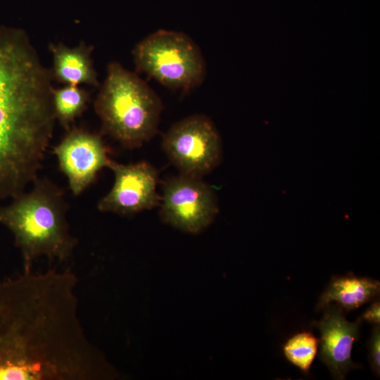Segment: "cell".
Segmentation results:
<instances>
[{
	"instance_id": "12",
	"label": "cell",
	"mask_w": 380,
	"mask_h": 380,
	"mask_svg": "<svg viewBox=\"0 0 380 380\" xmlns=\"http://www.w3.org/2000/svg\"><path fill=\"white\" fill-rule=\"evenodd\" d=\"M379 291V281L371 278L354 275L334 277L320 296L317 309L335 301L342 308L351 310L372 300Z\"/></svg>"
},
{
	"instance_id": "15",
	"label": "cell",
	"mask_w": 380,
	"mask_h": 380,
	"mask_svg": "<svg viewBox=\"0 0 380 380\" xmlns=\"http://www.w3.org/2000/svg\"><path fill=\"white\" fill-rule=\"evenodd\" d=\"M369 360L371 368L376 376L380 374V327L375 324L368 342Z\"/></svg>"
},
{
	"instance_id": "7",
	"label": "cell",
	"mask_w": 380,
	"mask_h": 380,
	"mask_svg": "<svg viewBox=\"0 0 380 380\" xmlns=\"http://www.w3.org/2000/svg\"><path fill=\"white\" fill-rule=\"evenodd\" d=\"M159 206L164 222L191 234L205 229L219 211L216 194L202 177L183 174L163 183Z\"/></svg>"
},
{
	"instance_id": "16",
	"label": "cell",
	"mask_w": 380,
	"mask_h": 380,
	"mask_svg": "<svg viewBox=\"0 0 380 380\" xmlns=\"http://www.w3.org/2000/svg\"><path fill=\"white\" fill-rule=\"evenodd\" d=\"M362 319L372 323L379 324L380 322V303L379 301H374L369 308L360 317Z\"/></svg>"
},
{
	"instance_id": "14",
	"label": "cell",
	"mask_w": 380,
	"mask_h": 380,
	"mask_svg": "<svg viewBox=\"0 0 380 380\" xmlns=\"http://www.w3.org/2000/svg\"><path fill=\"white\" fill-rule=\"evenodd\" d=\"M318 340L310 332H300L290 338L283 347L286 358L308 373L315 357Z\"/></svg>"
},
{
	"instance_id": "4",
	"label": "cell",
	"mask_w": 380,
	"mask_h": 380,
	"mask_svg": "<svg viewBox=\"0 0 380 380\" xmlns=\"http://www.w3.org/2000/svg\"><path fill=\"white\" fill-rule=\"evenodd\" d=\"M94 108L102 131L123 146L135 148L157 133L163 103L136 73L118 62L110 63Z\"/></svg>"
},
{
	"instance_id": "6",
	"label": "cell",
	"mask_w": 380,
	"mask_h": 380,
	"mask_svg": "<svg viewBox=\"0 0 380 380\" xmlns=\"http://www.w3.org/2000/svg\"><path fill=\"white\" fill-rule=\"evenodd\" d=\"M162 148L180 174L202 177L220 163V136L211 120L202 114L175 123L164 134Z\"/></svg>"
},
{
	"instance_id": "3",
	"label": "cell",
	"mask_w": 380,
	"mask_h": 380,
	"mask_svg": "<svg viewBox=\"0 0 380 380\" xmlns=\"http://www.w3.org/2000/svg\"><path fill=\"white\" fill-rule=\"evenodd\" d=\"M28 192L0 206V223L13 234L20 251L23 271L30 272L35 260L65 262L77 244L66 218L63 191L47 178L37 177Z\"/></svg>"
},
{
	"instance_id": "13",
	"label": "cell",
	"mask_w": 380,
	"mask_h": 380,
	"mask_svg": "<svg viewBox=\"0 0 380 380\" xmlns=\"http://www.w3.org/2000/svg\"><path fill=\"white\" fill-rule=\"evenodd\" d=\"M89 95L78 86L53 89L52 102L56 120L68 131L70 124L86 109Z\"/></svg>"
},
{
	"instance_id": "11",
	"label": "cell",
	"mask_w": 380,
	"mask_h": 380,
	"mask_svg": "<svg viewBox=\"0 0 380 380\" xmlns=\"http://www.w3.org/2000/svg\"><path fill=\"white\" fill-rule=\"evenodd\" d=\"M53 56V78L66 85L99 86L91 56L92 48L81 43L70 48L62 43L49 46Z\"/></svg>"
},
{
	"instance_id": "1",
	"label": "cell",
	"mask_w": 380,
	"mask_h": 380,
	"mask_svg": "<svg viewBox=\"0 0 380 380\" xmlns=\"http://www.w3.org/2000/svg\"><path fill=\"white\" fill-rule=\"evenodd\" d=\"M77 284L70 268L0 281V380L115 377L82 326Z\"/></svg>"
},
{
	"instance_id": "2",
	"label": "cell",
	"mask_w": 380,
	"mask_h": 380,
	"mask_svg": "<svg viewBox=\"0 0 380 380\" xmlns=\"http://www.w3.org/2000/svg\"><path fill=\"white\" fill-rule=\"evenodd\" d=\"M52 78L24 31L0 27V201L37 177L56 120Z\"/></svg>"
},
{
	"instance_id": "10",
	"label": "cell",
	"mask_w": 380,
	"mask_h": 380,
	"mask_svg": "<svg viewBox=\"0 0 380 380\" xmlns=\"http://www.w3.org/2000/svg\"><path fill=\"white\" fill-rule=\"evenodd\" d=\"M322 319L315 322L320 331L319 359L327 365L332 376L343 379L346 374L358 365L351 359L352 348L359 338L360 317L348 322L339 305H327Z\"/></svg>"
},
{
	"instance_id": "5",
	"label": "cell",
	"mask_w": 380,
	"mask_h": 380,
	"mask_svg": "<svg viewBox=\"0 0 380 380\" xmlns=\"http://www.w3.org/2000/svg\"><path fill=\"white\" fill-rule=\"evenodd\" d=\"M132 54L137 71L173 90L187 92L200 85L205 76L199 47L183 32H154L135 46Z\"/></svg>"
},
{
	"instance_id": "9",
	"label": "cell",
	"mask_w": 380,
	"mask_h": 380,
	"mask_svg": "<svg viewBox=\"0 0 380 380\" xmlns=\"http://www.w3.org/2000/svg\"><path fill=\"white\" fill-rule=\"evenodd\" d=\"M67 132L53 153L72 193L79 196L93 183L99 172L108 167L110 158L100 135L80 128Z\"/></svg>"
},
{
	"instance_id": "8",
	"label": "cell",
	"mask_w": 380,
	"mask_h": 380,
	"mask_svg": "<svg viewBox=\"0 0 380 380\" xmlns=\"http://www.w3.org/2000/svg\"><path fill=\"white\" fill-rule=\"evenodd\" d=\"M107 167L115 179L111 189L98 203L99 211L127 215L159 206L158 173L150 163L125 165L110 159Z\"/></svg>"
}]
</instances>
